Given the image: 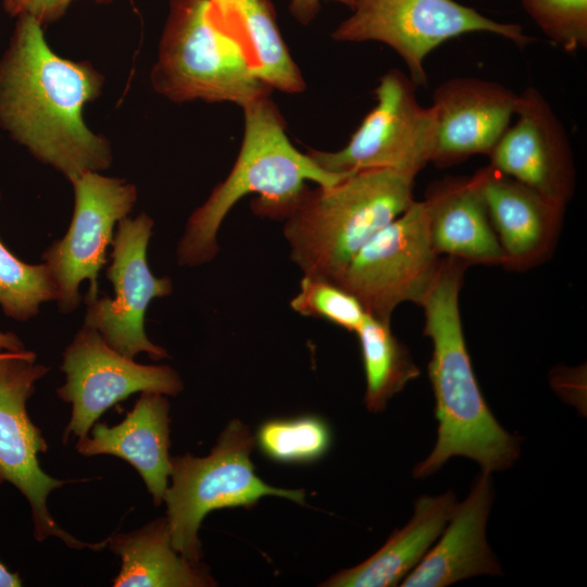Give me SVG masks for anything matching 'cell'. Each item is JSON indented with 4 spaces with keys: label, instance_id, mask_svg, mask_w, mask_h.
Returning <instances> with one entry per match:
<instances>
[{
    "label": "cell",
    "instance_id": "obj_1",
    "mask_svg": "<svg viewBox=\"0 0 587 587\" xmlns=\"http://www.w3.org/2000/svg\"><path fill=\"white\" fill-rule=\"evenodd\" d=\"M102 84L92 65L55 54L41 25L21 15L0 61V123L34 157L72 183L112 162L109 141L92 133L83 116Z\"/></svg>",
    "mask_w": 587,
    "mask_h": 587
},
{
    "label": "cell",
    "instance_id": "obj_2",
    "mask_svg": "<svg viewBox=\"0 0 587 587\" xmlns=\"http://www.w3.org/2000/svg\"><path fill=\"white\" fill-rule=\"evenodd\" d=\"M469 265L441 260L439 274L421 303L424 335L433 344L428 376L438 421L437 440L413 471L415 478L437 472L450 458L465 457L490 474L513 465L521 438L508 433L489 410L475 377L463 334L459 295Z\"/></svg>",
    "mask_w": 587,
    "mask_h": 587
},
{
    "label": "cell",
    "instance_id": "obj_3",
    "mask_svg": "<svg viewBox=\"0 0 587 587\" xmlns=\"http://www.w3.org/2000/svg\"><path fill=\"white\" fill-rule=\"evenodd\" d=\"M241 109L245 130L238 157L227 177L189 216L176 250L182 266H198L216 257L218 229L247 195L258 196L251 201L254 214L284 221L308 188L307 182L330 187L351 174L328 172L308 152L296 149L271 96Z\"/></svg>",
    "mask_w": 587,
    "mask_h": 587
},
{
    "label": "cell",
    "instance_id": "obj_4",
    "mask_svg": "<svg viewBox=\"0 0 587 587\" xmlns=\"http://www.w3.org/2000/svg\"><path fill=\"white\" fill-rule=\"evenodd\" d=\"M414 178L374 168L330 187L308 186L284 220L291 261L303 275L338 284L358 251L413 202Z\"/></svg>",
    "mask_w": 587,
    "mask_h": 587
},
{
    "label": "cell",
    "instance_id": "obj_5",
    "mask_svg": "<svg viewBox=\"0 0 587 587\" xmlns=\"http://www.w3.org/2000/svg\"><path fill=\"white\" fill-rule=\"evenodd\" d=\"M151 83L174 102H230L241 108L273 91L210 0H171Z\"/></svg>",
    "mask_w": 587,
    "mask_h": 587
},
{
    "label": "cell",
    "instance_id": "obj_6",
    "mask_svg": "<svg viewBox=\"0 0 587 587\" xmlns=\"http://www.w3.org/2000/svg\"><path fill=\"white\" fill-rule=\"evenodd\" d=\"M255 444L250 428L232 420L205 457L190 453L171 458V485L163 502L173 547L185 558L200 562L199 528L213 510L254 505L274 496L303 504V489L277 488L264 483L254 471L251 452Z\"/></svg>",
    "mask_w": 587,
    "mask_h": 587
},
{
    "label": "cell",
    "instance_id": "obj_7",
    "mask_svg": "<svg viewBox=\"0 0 587 587\" xmlns=\"http://www.w3.org/2000/svg\"><path fill=\"white\" fill-rule=\"evenodd\" d=\"M332 33L341 42L378 41L403 60L417 86H427L424 62L444 42L469 33L498 35L524 48L535 38L519 24L501 23L454 0H355Z\"/></svg>",
    "mask_w": 587,
    "mask_h": 587
},
{
    "label": "cell",
    "instance_id": "obj_8",
    "mask_svg": "<svg viewBox=\"0 0 587 587\" xmlns=\"http://www.w3.org/2000/svg\"><path fill=\"white\" fill-rule=\"evenodd\" d=\"M48 372L29 350L0 358V484H12L26 498L37 541L55 537L68 548L101 550L109 538L83 541L60 527L48 509L49 495L68 482L41 469L39 454L47 452L48 444L26 409L36 383Z\"/></svg>",
    "mask_w": 587,
    "mask_h": 587
},
{
    "label": "cell",
    "instance_id": "obj_9",
    "mask_svg": "<svg viewBox=\"0 0 587 587\" xmlns=\"http://www.w3.org/2000/svg\"><path fill=\"white\" fill-rule=\"evenodd\" d=\"M434 249L425 202L415 201L375 234L353 257L338 285L365 312L390 323L403 302L421 305L441 265Z\"/></svg>",
    "mask_w": 587,
    "mask_h": 587
},
{
    "label": "cell",
    "instance_id": "obj_10",
    "mask_svg": "<svg viewBox=\"0 0 587 587\" xmlns=\"http://www.w3.org/2000/svg\"><path fill=\"white\" fill-rule=\"evenodd\" d=\"M416 88L409 75L389 70L374 90L376 105L347 145L337 151L309 149L308 153L332 173L392 168L416 176L430 163L436 136L434 111L419 102Z\"/></svg>",
    "mask_w": 587,
    "mask_h": 587
},
{
    "label": "cell",
    "instance_id": "obj_11",
    "mask_svg": "<svg viewBox=\"0 0 587 587\" xmlns=\"http://www.w3.org/2000/svg\"><path fill=\"white\" fill-rule=\"evenodd\" d=\"M72 185L74 211L68 229L42 254L55 285V302L63 313L79 305L83 280L89 282L86 302L98 297V276L107 263L114 226L129 214L137 199L133 184L98 172L84 173Z\"/></svg>",
    "mask_w": 587,
    "mask_h": 587
},
{
    "label": "cell",
    "instance_id": "obj_12",
    "mask_svg": "<svg viewBox=\"0 0 587 587\" xmlns=\"http://www.w3.org/2000/svg\"><path fill=\"white\" fill-rule=\"evenodd\" d=\"M65 382L58 397L72 405L62 440L87 436L99 417L136 392L177 396L184 388L168 365H145L117 352L92 327L83 325L62 355Z\"/></svg>",
    "mask_w": 587,
    "mask_h": 587
},
{
    "label": "cell",
    "instance_id": "obj_13",
    "mask_svg": "<svg viewBox=\"0 0 587 587\" xmlns=\"http://www.w3.org/2000/svg\"><path fill=\"white\" fill-rule=\"evenodd\" d=\"M154 222L145 212L117 223L112 240L111 264L105 276L114 288V298L97 297L86 302L84 324L95 328L109 346L135 359L146 352L154 361L168 357L145 332V315L154 298L170 296L168 277H155L147 262V248Z\"/></svg>",
    "mask_w": 587,
    "mask_h": 587
},
{
    "label": "cell",
    "instance_id": "obj_14",
    "mask_svg": "<svg viewBox=\"0 0 587 587\" xmlns=\"http://www.w3.org/2000/svg\"><path fill=\"white\" fill-rule=\"evenodd\" d=\"M516 120L488 154L489 165L565 208L575 189L566 130L539 89L519 93Z\"/></svg>",
    "mask_w": 587,
    "mask_h": 587
},
{
    "label": "cell",
    "instance_id": "obj_15",
    "mask_svg": "<svg viewBox=\"0 0 587 587\" xmlns=\"http://www.w3.org/2000/svg\"><path fill=\"white\" fill-rule=\"evenodd\" d=\"M517 101L519 93L494 80L453 77L440 83L430 105L436 122L430 163L449 167L488 155L515 116Z\"/></svg>",
    "mask_w": 587,
    "mask_h": 587
},
{
    "label": "cell",
    "instance_id": "obj_16",
    "mask_svg": "<svg viewBox=\"0 0 587 587\" xmlns=\"http://www.w3.org/2000/svg\"><path fill=\"white\" fill-rule=\"evenodd\" d=\"M475 173L504 255L503 266L524 270L546 259L557 241L565 208L490 165Z\"/></svg>",
    "mask_w": 587,
    "mask_h": 587
},
{
    "label": "cell",
    "instance_id": "obj_17",
    "mask_svg": "<svg viewBox=\"0 0 587 587\" xmlns=\"http://www.w3.org/2000/svg\"><path fill=\"white\" fill-rule=\"evenodd\" d=\"M170 402L165 395L143 391L118 424L96 423L77 439L84 457L108 454L128 462L140 475L153 503H163L172 470Z\"/></svg>",
    "mask_w": 587,
    "mask_h": 587
},
{
    "label": "cell",
    "instance_id": "obj_18",
    "mask_svg": "<svg viewBox=\"0 0 587 587\" xmlns=\"http://www.w3.org/2000/svg\"><path fill=\"white\" fill-rule=\"evenodd\" d=\"M492 503L490 474L482 472L466 499L457 504L438 542L403 578V587H444L477 575H499L486 538Z\"/></svg>",
    "mask_w": 587,
    "mask_h": 587
},
{
    "label": "cell",
    "instance_id": "obj_19",
    "mask_svg": "<svg viewBox=\"0 0 587 587\" xmlns=\"http://www.w3.org/2000/svg\"><path fill=\"white\" fill-rule=\"evenodd\" d=\"M423 201L432 242L440 257H452L467 265L504 264L476 173L434 182Z\"/></svg>",
    "mask_w": 587,
    "mask_h": 587
},
{
    "label": "cell",
    "instance_id": "obj_20",
    "mask_svg": "<svg viewBox=\"0 0 587 587\" xmlns=\"http://www.w3.org/2000/svg\"><path fill=\"white\" fill-rule=\"evenodd\" d=\"M457 505L449 490L421 496L411 520L395 530L385 545L364 562L339 571L321 584L326 587L396 586L421 562L448 524Z\"/></svg>",
    "mask_w": 587,
    "mask_h": 587
},
{
    "label": "cell",
    "instance_id": "obj_21",
    "mask_svg": "<svg viewBox=\"0 0 587 587\" xmlns=\"http://www.w3.org/2000/svg\"><path fill=\"white\" fill-rule=\"evenodd\" d=\"M109 549L121 559L114 587H212L216 585L201 562L182 555L172 544L166 516L140 528L109 537Z\"/></svg>",
    "mask_w": 587,
    "mask_h": 587
},
{
    "label": "cell",
    "instance_id": "obj_22",
    "mask_svg": "<svg viewBox=\"0 0 587 587\" xmlns=\"http://www.w3.org/2000/svg\"><path fill=\"white\" fill-rule=\"evenodd\" d=\"M238 38L260 78L272 89L296 95L305 80L280 34L270 0H210Z\"/></svg>",
    "mask_w": 587,
    "mask_h": 587
},
{
    "label": "cell",
    "instance_id": "obj_23",
    "mask_svg": "<svg viewBox=\"0 0 587 587\" xmlns=\"http://www.w3.org/2000/svg\"><path fill=\"white\" fill-rule=\"evenodd\" d=\"M355 334L365 374L364 403L369 411L380 412L421 372L408 348L394 335L390 323L367 314Z\"/></svg>",
    "mask_w": 587,
    "mask_h": 587
},
{
    "label": "cell",
    "instance_id": "obj_24",
    "mask_svg": "<svg viewBox=\"0 0 587 587\" xmlns=\"http://www.w3.org/2000/svg\"><path fill=\"white\" fill-rule=\"evenodd\" d=\"M267 458L282 463H305L322 458L330 447L326 422L314 415L264 422L254 437Z\"/></svg>",
    "mask_w": 587,
    "mask_h": 587
},
{
    "label": "cell",
    "instance_id": "obj_25",
    "mask_svg": "<svg viewBox=\"0 0 587 587\" xmlns=\"http://www.w3.org/2000/svg\"><path fill=\"white\" fill-rule=\"evenodd\" d=\"M55 299V285L47 265L21 261L0 240V307L4 314L27 321L38 314L42 303Z\"/></svg>",
    "mask_w": 587,
    "mask_h": 587
},
{
    "label": "cell",
    "instance_id": "obj_26",
    "mask_svg": "<svg viewBox=\"0 0 587 587\" xmlns=\"http://www.w3.org/2000/svg\"><path fill=\"white\" fill-rule=\"evenodd\" d=\"M290 307L303 316L325 320L351 333L358 332L367 315L361 302L344 287L308 275L300 280Z\"/></svg>",
    "mask_w": 587,
    "mask_h": 587
},
{
    "label": "cell",
    "instance_id": "obj_27",
    "mask_svg": "<svg viewBox=\"0 0 587 587\" xmlns=\"http://www.w3.org/2000/svg\"><path fill=\"white\" fill-rule=\"evenodd\" d=\"M540 30L566 52L587 47V0H522Z\"/></svg>",
    "mask_w": 587,
    "mask_h": 587
},
{
    "label": "cell",
    "instance_id": "obj_28",
    "mask_svg": "<svg viewBox=\"0 0 587 587\" xmlns=\"http://www.w3.org/2000/svg\"><path fill=\"white\" fill-rule=\"evenodd\" d=\"M73 0H3L7 12L11 15H29L40 25L59 20ZM107 3L110 0H96Z\"/></svg>",
    "mask_w": 587,
    "mask_h": 587
},
{
    "label": "cell",
    "instance_id": "obj_29",
    "mask_svg": "<svg viewBox=\"0 0 587 587\" xmlns=\"http://www.w3.org/2000/svg\"><path fill=\"white\" fill-rule=\"evenodd\" d=\"M323 0H290L289 11L291 15L302 25H308L317 15ZM339 2L350 10L353 8L355 0H329Z\"/></svg>",
    "mask_w": 587,
    "mask_h": 587
},
{
    "label": "cell",
    "instance_id": "obj_30",
    "mask_svg": "<svg viewBox=\"0 0 587 587\" xmlns=\"http://www.w3.org/2000/svg\"><path fill=\"white\" fill-rule=\"evenodd\" d=\"M0 350L21 352L26 349L23 341L15 334L0 332Z\"/></svg>",
    "mask_w": 587,
    "mask_h": 587
},
{
    "label": "cell",
    "instance_id": "obj_31",
    "mask_svg": "<svg viewBox=\"0 0 587 587\" xmlns=\"http://www.w3.org/2000/svg\"><path fill=\"white\" fill-rule=\"evenodd\" d=\"M22 585L21 577L9 571L4 564L0 562V587H18Z\"/></svg>",
    "mask_w": 587,
    "mask_h": 587
},
{
    "label": "cell",
    "instance_id": "obj_32",
    "mask_svg": "<svg viewBox=\"0 0 587 587\" xmlns=\"http://www.w3.org/2000/svg\"><path fill=\"white\" fill-rule=\"evenodd\" d=\"M8 352H11V351H0V358L4 357Z\"/></svg>",
    "mask_w": 587,
    "mask_h": 587
}]
</instances>
